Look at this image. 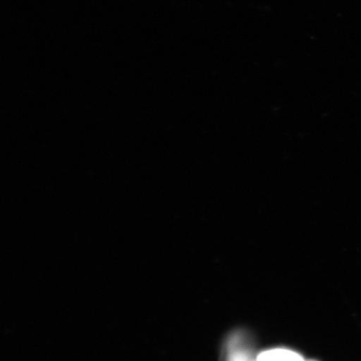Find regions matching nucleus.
Here are the masks:
<instances>
[{"label": "nucleus", "mask_w": 361, "mask_h": 361, "mask_svg": "<svg viewBox=\"0 0 361 361\" xmlns=\"http://www.w3.org/2000/svg\"><path fill=\"white\" fill-rule=\"evenodd\" d=\"M257 361H306L303 356L286 349H274L262 352Z\"/></svg>", "instance_id": "nucleus-1"}, {"label": "nucleus", "mask_w": 361, "mask_h": 361, "mask_svg": "<svg viewBox=\"0 0 361 361\" xmlns=\"http://www.w3.org/2000/svg\"><path fill=\"white\" fill-rule=\"evenodd\" d=\"M307 361H319L317 360H307Z\"/></svg>", "instance_id": "nucleus-2"}]
</instances>
